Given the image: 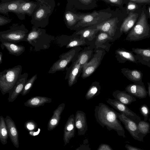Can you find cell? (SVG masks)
Here are the masks:
<instances>
[{
  "label": "cell",
  "instance_id": "6da1fadb",
  "mask_svg": "<svg viewBox=\"0 0 150 150\" xmlns=\"http://www.w3.org/2000/svg\"><path fill=\"white\" fill-rule=\"evenodd\" d=\"M117 112L113 109L103 103L96 106L94 116L97 122L102 127H106L109 131L112 130L116 132L117 134L125 138V131L118 117Z\"/></svg>",
  "mask_w": 150,
  "mask_h": 150
},
{
  "label": "cell",
  "instance_id": "7a4b0ae2",
  "mask_svg": "<svg viewBox=\"0 0 150 150\" xmlns=\"http://www.w3.org/2000/svg\"><path fill=\"white\" fill-rule=\"evenodd\" d=\"M38 4L31 16L30 22L33 26L42 28L49 23V18L55 5L54 0H36Z\"/></svg>",
  "mask_w": 150,
  "mask_h": 150
},
{
  "label": "cell",
  "instance_id": "3957f363",
  "mask_svg": "<svg viewBox=\"0 0 150 150\" xmlns=\"http://www.w3.org/2000/svg\"><path fill=\"white\" fill-rule=\"evenodd\" d=\"M149 18L146 6H143L138 21L127 34L126 40L135 42L150 38V25L148 22Z\"/></svg>",
  "mask_w": 150,
  "mask_h": 150
},
{
  "label": "cell",
  "instance_id": "277c9868",
  "mask_svg": "<svg viewBox=\"0 0 150 150\" xmlns=\"http://www.w3.org/2000/svg\"><path fill=\"white\" fill-rule=\"evenodd\" d=\"M55 38L54 36L47 33L45 29L33 25L28 33L27 40L34 47L35 51L38 52L48 49Z\"/></svg>",
  "mask_w": 150,
  "mask_h": 150
},
{
  "label": "cell",
  "instance_id": "5b68a950",
  "mask_svg": "<svg viewBox=\"0 0 150 150\" xmlns=\"http://www.w3.org/2000/svg\"><path fill=\"white\" fill-rule=\"evenodd\" d=\"M28 30L23 24L13 23L7 30L0 32V41L16 44L22 41L27 42Z\"/></svg>",
  "mask_w": 150,
  "mask_h": 150
},
{
  "label": "cell",
  "instance_id": "8992f818",
  "mask_svg": "<svg viewBox=\"0 0 150 150\" xmlns=\"http://www.w3.org/2000/svg\"><path fill=\"white\" fill-rule=\"evenodd\" d=\"M22 67L18 65L0 72V90L3 95L9 93L21 74Z\"/></svg>",
  "mask_w": 150,
  "mask_h": 150
},
{
  "label": "cell",
  "instance_id": "52a82bcc",
  "mask_svg": "<svg viewBox=\"0 0 150 150\" xmlns=\"http://www.w3.org/2000/svg\"><path fill=\"white\" fill-rule=\"evenodd\" d=\"M110 14L103 12H94L91 13L81 14L79 21L77 25L83 27L91 26L94 24L103 22L110 16Z\"/></svg>",
  "mask_w": 150,
  "mask_h": 150
},
{
  "label": "cell",
  "instance_id": "ba28073f",
  "mask_svg": "<svg viewBox=\"0 0 150 150\" xmlns=\"http://www.w3.org/2000/svg\"><path fill=\"white\" fill-rule=\"evenodd\" d=\"M117 115L118 118L133 138L137 141L143 142L144 137L139 132L137 124L122 114L118 113Z\"/></svg>",
  "mask_w": 150,
  "mask_h": 150
},
{
  "label": "cell",
  "instance_id": "9c48e42d",
  "mask_svg": "<svg viewBox=\"0 0 150 150\" xmlns=\"http://www.w3.org/2000/svg\"><path fill=\"white\" fill-rule=\"evenodd\" d=\"M106 102L120 113L125 115L138 124L141 120L140 117L129 109L126 105L115 99L108 98Z\"/></svg>",
  "mask_w": 150,
  "mask_h": 150
},
{
  "label": "cell",
  "instance_id": "30bf717a",
  "mask_svg": "<svg viewBox=\"0 0 150 150\" xmlns=\"http://www.w3.org/2000/svg\"><path fill=\"white\" fill-rule=\"evenodd\" d=\"M75 53V50H72L60 55L59 59L53 63L48 73L53 74L57 71H64L72 60Z\"/></svg>",
  "mask_w": 150,
  "mask_h": 150
},
{
  "label": "cell",
  "instance_id": "8fae6325",
  "mask_svg": "<svg viewBox=\"0 0 150 150\" xmlns=\"http://www.w3.org/2000/svg\"><path fill=\"white\" fill-rule=\"evenodd\" d=\"M142 8L130 12L124 19L120 28L121 33L128 34L138 21L142 13Z\"/></svg>",
  "mask_w": 150,
  "mask_h": 150
},
{
  "label": "cell",
  "instance_id": "7c38bea8",
  "mask_svg": "<svg viewBox=\"0 0 150 150\" xmlns=\"http://www.w3.org/2000/svg\"><path fill=\"white\" fill-rule=\"evenodd\" d=\"M83 67L77 59L69 68H66L65 79H68V85L71 87L77 83Z\"/></svg>",
  "mask_w": 150,
  "mask_h": 150
},
{
  "label": "cell",
  "instance_id": "4fadbf2b",
  "mask_svg": "<svg viewBox=\"0 0 150 150\" xmlns=\"http://www.w3.org/2000/svg\"><path fill=\"white\" fill-rule=\"evenodd\" d=\"M102 54L98 52L89 62L85 64L82 69L81 77L86 79L92 74L100 65Z\"/></svg>",
  "mask_w": 150,
  "mask_h": 150
},
{
  "label": "cell",
  "instance_id": "5bb4252c",
  "mask_svg": "<svg viewBox=\"0 0 150 150\" xmlns=\"http://www.w3.org/2000/svg\"><path fill=\"white\" fill-rule=\"evenodd\" d=\"M38 4V2L36 0L34 1L24 0L21 4L16 15L21 20L25 19V15L31 17Z\"/></svg>",
  "mask_w": 150,
  "mask_h": 150
},
{
  "label": "cell",
  "instance_id": "9a60e30c",
  "mask_svg": "<svg viewBox=\"0 0 150 150\" xmlns=\"http://www.w3.org/2000/svg\"><path fill=\"white\" fill-rule=\"evenodd\" d=\"M120 22L118 17L113 18L98 24L96 26V29L108 33L111 36H113L118 28L117 24Z\"/></svg>",
  "mask_w": 150,
  "mask_h": 150
},
{
  "label": "cell",
  "instance_id": "2e32d148",
  "mask_svg": "<svg viewBox=\"0 0 150 150\" xmlns=\"http://www.w3.org/2000/svg\"><path fill=\"white\" fill-rule=\"evenodd\" d=\"M28 75V74L26 72L21 75L13 88L8 93V99L9 102L14 101L21 94L27 80Z\"/></svg>",
  "mask_w": 150,
  "mask_h": 150
},
{
  "label": "cell",
  "instance_id": "e0dca14e",
  "mask_svg": "<svg viewBox=\"0 0 150 150\" xmlns=\"http://www.w3.org/2000/svg\"><path fill=\"white\" fill-rule=\"evenodd\" d=\"M24 0H1L0 13L7 15L9 12L16 14L21 4Z\"/></svg>",
  "mask_w": 150,
  "mask_h": 150
},
{
  "label": "cell",
  "instance_id": "ac0fdd59",
  "mask_svg": "<svg viewBox=\"0 0 150 150\" xmlns=\"http://www.w3.org/2000/svg\"><path fill=\"white\" fill-rule=\"evenodd\" d=\"M75 127V115L72 114L69 117L64 126L63 135L64 146L69 143L70 139L74 137Z\"/></svg>",
  "mask_w": 150,
  "mask_h": 150
},
{
  "label": "cell",
  "instance_id": "d6986e66",
  "mask_svg": "<svg viewBox=\"0 0 150 150\" xmlns=\"http://www.w3.org/2000/svg\"><path fill=\"white\" fill-rule=\"evenodd\" d=\"M75 123L79 135H85L88 130L86 113L81 110H78L75 115Z\"/></svg>",
  "mask_w": 150,
  "mask_h": 150
},
{
  "label": "cell",
  "instance_id": "ffe728a7",
  "mask_svg": "<svg viewBox=\"0 0 150 150\" xmlns=\"http://www.w3.org/2000/svg\"><path fill=\"white\" fill-rule=\"evenodd\" d=\"M8 134L14 146L19 147L18 132L14 121L10 117L7 115L5 118Z\"/></svg>",
  "mask_w": 150,
  "mask_h": 150
},
{
  "label": "cell",
  "instance_id": "44dd1931",
  "mask_svg": "<svg viewBox=\"0 0 150 150\" xmlns=\"http://www.w3.org/2000/svg\"><path fill=\"white\" fill-rule=\"evenodd\" d=\"M121 72L126 77L134 83L144 86V83L142 81L143 74L141 71L123 68L121 69Z\"/></svg>",
  "mask_w": 150,
  "mask_h": 150
},
{
  "label": "cell",
  "instance_id": "7402d4cb",
  "mask_svg": "<svg viewBox=\"0 0 150 150\" xmlns=\"http://www.w3.org/2000/svg\"><path fill=\"white\" fill-rule=\"evenodd\" d=\"M116 52L117 54V60L120 63H124L128 61L137 64L139 63L137 55L132 51L122 48L117 50Z\"/></svg>",
  "mask_w": 150,
  "mask_h": 150
},
{
  "label": "cell",
  "instance_id": "603a6c76",
  "mask_svg": "<svg viewBox=\"0 0 150 150\" xmlns=\"http://www.w3.org/2000/svg\"><path fill=\"white\" fill-rule=\"evenodd\" d=\"M125 91L134 97L139 99L146 98L148 94L144 86H142L134 83L127 86Z\"/></svg>",
  "mask_w": 150,
  "mask_h": 150
},
{
  "label": "cell",
  "instance_id": "cb8c5ba5",
  "mask_svg": "<svg viewBox=\"0 0 150 150\" xmlns=\"http://www.w3.org/2000/svg\"><path fill=\"white\" fill-rule=\"evenodd\" d=\"M132 50L137 55L139 63L150 67V48L133 47Z\"/></svg>",
  "mask_w": 150,
  "mask_h": 150
},
{
  "label": "cell",
  "instance_id": "d4e9b609",
  "mask_svg": "<svg viewBox=\"0 0 150 150\" xmlns=\"http://www.w3.org/2000/svg\"><path fill=\"white\" fill-rule=\"evenodd\" d=\"M65 107V104L62 103L53 111V114L48 123V130L50 131L53 130L58 125L61 119V114Z\"/></svg>",
  "mask_w": 150,
  "mask_h": 150
},
{
  "label": "cell",
  "instance_id": "484cf974",
  "mask_svg": "<svg viewBox=\"0 0 150 150\" xmlns=\"http://www.w3.org/2000/svg\"><path fill=\"white\" fill-rule=\"evenodd\" d=\"M112 95L115 98L122 103L127 105L136 101V98L125 91L117 90L114 91Z\"/></svg>",
  "mask_w": 150,
  "mask_h": 150
},
{
  "label": "cell",
  "instance_id": "4316f807",
  "mask_svg": "<svg viewBox=\"0 0 150 150\" xmlns=\"http://www.w3.org/2000/svg\"><path fill=\"white\" fill-rule=\"evenodd\" d=\"M52 100V99L47 97L35 96L28 100L24 103V105L26 107L30 108H37L43 106L45 103H50Z\"/></svg>",
  "mask_w": 150,
  "mask_h": 150
},
{
  "label": "cell",
  "instance_id": "83f0119b",
  "mask_svg": "<svg viewBox=\"0 0 150 150\" xmlns=\"http://www.w3.org/2000/svg\"><path fill=\"white\" fill-rule=\"evenodd\" d=\"M8 51L9 54L16 56L21 55L25 50L24 46L9 42L1 43Z\"/></svg>",
  "mask_w": 150,
  "mask_h": 150
},
{
  "label": "cell",
  "instance_id": "f1b7e54d",
  "mask_svg": "<svg viewBox=\"0 0 150 150\" xmlns=\"http://www.w3.org/2000/svg\"><path fill=\"white\" fill-rule=\"evenodd\" d=\"M101 86L99 82H93L85 95V98L87 100L91 99L98 96L100 93Z\"/></svg>",
  "mask_w": 150,
  "mask_h": 150
},
{
  "label": "cell",
  "instance_id": "f546056e",
  "mask_svg": "<svg viewBox=\"0 0 150 150\" xmlns=\"http://www.w3.org/2000/svg\"><path fill=\"white\" fill-rule=\"evenodd\" d=\"M8 134L5 118L1 115L0 117V140L2 144L7 143Z\"/></svg>",
  "mask_w": 150,
  "mask_h": 150
},
{
  "label": "cell",
  "instance_id": "4dcf8cb0",
  "mask_svg": "<svg viewBox=\"0 0 150 150\" xmlns=\"http://www.w3.org/2000/svg\"><path fill=\"white\" fill-rule=\"evenodd\" d=\"M81 14H76L69 11L65 12L64 20L67 25L71 26L80 20Z\"/></svg>",
  "mask_w": 150,
  "mask_h": 150
},
{
  "label": "cell",
  "instance_id": "1f68e13d",
  "mask_svg": "<svg viewBox=\"0 0 150 150\" xmlns=\"http://www.w3.org/2000/svg\"><path fill=\"white\" fill-rule=\"evenodd\" d=\"M37 78V75L35 74L32 76L30 78L27 80L23 91L21 93V95L24 96L29 93L32 88L34 83Z\"/></svg>",
  "mask_w": 150,
  "mask_h": 150
},
{
  "label": "cell",
  "instance_id": "d6a6232c",
  "mask_svg": "<svg viewBox=\"0 0 150 150\" xmlns=\"http://www.w3.org/2000/svg\"><path fill=\"white\" fill-rule=\"evenodd\" d=\"M137 125L139 132L144 137L149 133L150 124L148 122L141 120Z\"/></svg>",
  "mask_w": 150,
  "mask_h": 150
},
{
  "label": "cell",
  "instance_id": "836d02e7",
  "mask_svg": "<svg viewBox=\"0 0 150 150\" xmlns=\"http://www.w3.org/2000/svg\"><path fill=\"white\" fill-rule=\"evenodd\" d=\"M99 30L97 29H87L82 30L77 32L76 34H80L82 38H92L93 35Z\"/></svg>",
  "mask_w": 150,
  "mask_h": 150
},
{
  "label": "cell",
  "instance_id": "e575fe53",
  "mask_svg": "<svg viewBox=\"0 0 150 150\" xmlns=\"http://www.w3.org/2000/svg\"><path fill=\"white\" fill-rule=\"evenodd\" d=\"M125 8L127 13L130 12H133L140 9L142 8L141 7L136 3L128 0V2L126 4Z\"/></svg>",
  "mask_w": 150,
  "mask_h": 150
},
{
  "label": "cell",
  "instance_id": "d590c367",
  "mask_svg": "<svg viewBox=\"0 0 150 150\" xmlns=\"http://www.w3.org/2000/svg\"><path fill=\"white\" fill-rule=\"evenodd\" d=\"M90 53L88 51L82 52L78 57L77 59L80 64L83 67L87 63L90 57Z\"/></svg>",
  "mask_w": 150,
  "mask_h": 150
},
{
  "label": "cell",
  "instance_id": "8d00e7d4",
  "mask_svg": "<svg viewBox=\"0 0 150 150\" xmlns=\"http://www.w3.org/2000/svg\"><path fill=\"white\" fill-rule=\"evenodd\" d=\"M84 39H75L71 40L66 45L67 48H69L79 45H83L85 43Z\"/></svg>",
  "mask_w": 150,
  "mask_h": 150
},
{
  "label": "cell",
  "instance_id": "74e56055",
  "mask_svg": "<svg viewBox=\"0 0 150 150\" xmlns=\"http://www.w3.org/2000/svg\"><path fill=\"white\" fill-rule=\"evenodd\" d=\"M24 127L28 131L32 132L37 128L38 125L33 120H29L25 122Z\"/></svg>",
  "mask_w": 150,
  "mask_h": 150
},
{
  "label": "cell",
  "instance_id": "f35d334b",
  "mask_svg": "<svg viewBox=\"0 0 150 150\" xmlns=\"http://www.w3.org/2000/svg\"><path fill=\"white\" fill-rule=\"evenodd\" d=\"M139 110L140 113L144 117V120L146 121L150 113V111L148 106L146 104L143 105L140 107Z\"/></svg>",
  "mask_w": 150,
  "mask_h": 150
},
{
  "label": "cell",
  "instance_id": "ab89813d",
  "mask_svg": "<svg viewBox=\"0 0 150 150\" xmlns=\"http://www.w3.org/2000/svg\"><path fill=\"white\" fill-rule=\"evenodd\" d=\"M111 38L108 34L107 33L102 32L98 35L96 39V41L98 42H102L108 40H111Z\"/></svg>",
  "mask_w": 150,
  "mask_h": 150
},
{
  "label": "cell",
  "instance_id": "60d3db41",
  "mask_svg": "<svg viewBox=\"0 0 150 150\" xmlns=\"http://www.w3.org/2000/svg\"><path fill=\"white\" fill-rule=\"evenodd\" d=\"M104 1L116 5L120 7V8H123V5L124 4H126L128 1V0H105Z\"/></svg>",
  "mask_w": 150,
  "mask_h": 150
},
{
  "label": "cell",
  "instance_id": "b9f144b4",
  "mask_svg": "<svg viewBox=\"0 0 150 150\" xmlns=\"http://www.w3.org/2000/svg\"><path fill=\"white\" fill-rule=\"evenodd\" d=\"M75 150H91L88 144L87 139H84L82 144L77 147Z\"/></svg>",
  "mask_w": 150,
  "mask_h": 150
},
{
  "label": "cell",
  "instance_id": "7bdbcfd3",
  "mask_svg": "<svg viewBox=\"0 0 150 150\" xmlns=\"http://www.w3.org/2000/svg\"><path fill=\"white\" fill-rule=\"evenodd\" d=\"M130 1L136 3L141 7L147 5L149 6L150 5V0H130Z\"/></svg>",
  "mask_w": 150,
  "mask_h": 150
},
{
  "label": "cell",
  "instance_id": "ee69618b",
  "mask_svg": "<svg viewBox=\"0 0 150 150\" xmlns=\"http://www.w3.org/2000/svg\"><path fill=\"white\" fill-rule=\"evenodd\" d=\"M12 20L0 15V26H2L11 22Z\"/></svg>",
  "mask_w": 150,
  "mask_h": 150
},
{
  "label": "cell",
  "instance_id": "f6af8a7d",
  "mask_svg": "<svg viewBox=\"0 0 150 150\" xmlns=\"http://www.w3.org/2000/svg\"><path fill=\"white\" fill-rule=\"evenodd\" d=\"M97 150H113L108 144H102L99 146Z\"/></svg>",
  "mask_w": 150,
  "mask_h": 150
},
{
  "label": "cell",
  "instance_id": "bcb514c9",
  "mask_svg": "<svg viewBox=\"0 0 150 150\" xmlns=\"http://www.w3.org/2000/svg\"><path fill=\"white\" fill-rule=\"evenodd\" d=\"M125 147L127 150H144L128 144H126Z\"/></svg>",
  "mask_w": 150,
  "mask_h": 150
},
{
  "label": "cell",
  "instance_id": "7dc6e473",
  "mask_svg": "<svg viewBox=\"0 0 150 150\" xmlns=\"http://www.w3.org/2000/svg\"><path fill=\"white\" fill-rule=\"evenodd\" d=\"M81 3L86 5H88L90 4L92 1L91 0H79Z\"/></svg>",
  "mask_w": 150,
  "mask_h": 150
},
{
  "label": "cell",
  "instance_id": "c3c4849f",
  "mask_svg": "<svg viewBox=\"0 0 150 150\" xmlns=\"http://www.w3.org/2000/svg\"><path fill=\"white\" fill-rule=\"evenodd\" d=\"M147 83L148 86V94L150 98V82H147Z\"/></svg>",
  "mask_w": 150,
  "mask_h": 150
},
{
  "label": "cell",
  "instance_id": "681fc988",
  "mask_svg": "<svg viewBox=\"0 0 150 150\" xmlns=\"http://www.w3.org/2000/svg\"><path fill=\"white\" fill-rule=\"evenodd\" d=\"M3 54L1 52H0V64L2 63Z\"/></svg>",
  "mask_w": 150,
  "mask_h": 150
},
{
  "label": "cell",
  "instance_id": "f907efd6",
  "mask_svg": "<svg viewBox=\"0 0 150 150\" xmlns=\"http://www.w3.org/2000/svg\"><path fill=\"white\" fill-rule=\"evenodd\" d=\"M147 10L149 18L150 19V5H149L148 6Z\"/></svg>",
  "mask_w": 150,
  "mask_h": 150
}]
</instances>
